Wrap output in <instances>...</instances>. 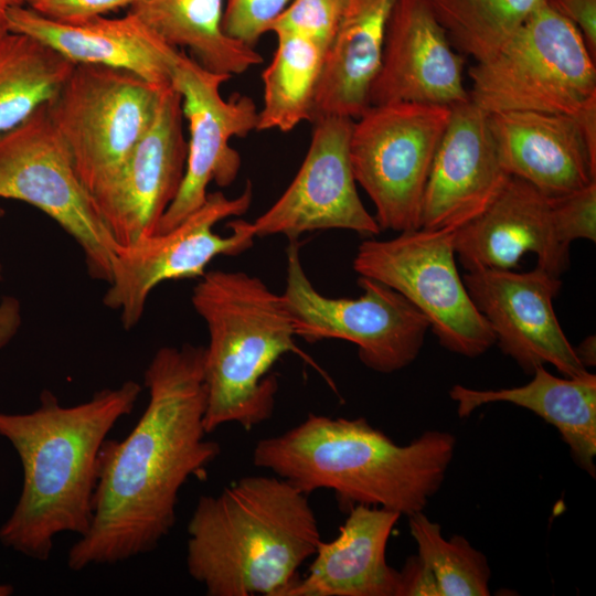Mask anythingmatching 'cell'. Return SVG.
I'll return each mask as SVG.
<instances>
[{"label":"cell","mask_w":596,"mask_h":596,"mask_svg":"<svg viewBox=\"0 0 596 596\" xmlns=\"http://www.w3.org/2000/svg\"><path fill=\"white\" fill-rule=\"evenodd\" d=\"M401 514L380 507L349 509L339 534L321 542L305 577L287 596H398L400 571L386 561V546Z\"/></svg>","instance_id":"7402d4cb"},{"label":"cell","mask_w":596,"mask_h":596,"mask_svg":"<svg viewBox=\"0 0 596 596\" xmlns=\"http://www.w3.org/2000/svg\"><path fill=\"white\" fill-rule=\"evenodd\" d=\"M0 198L44 212L76 241L88 275L110 281L117 244L79 179L46 104L0 134Z\"/></svg>","instance_id":"8fae6325"},{"label":"cell","mask_w":596,"mask_h":596,"mask_svg":"<svg viewBox=\"0 0 596 596\" xmlns=\"http://www.w3.org/2000/svg\"><path fill=\"white\" fill-rule=\"evenodd\" d=\"M595 61L576 26L543 1L493 55L469 68V96L488 114L575 115L596 100Z\"/></svg>","instance_id":"8992f818"},{"label":"cell","mask_w":596,"mask_h":596,"mask_svg":"<svg viewBox=\"0 0 596 596\" xmlns=\"http://www.w3.org/2000/svg\"><path fill=\"white\" fill-rule=\"evenodd\" d=\"M424 190L421 227L456 231L481 214L510 174L492 138L488 113L471 99L450 107Z\"/></svg>","instance_id":"d6986e66"},{"label":"cell","mask_w":596,"mask_h":596,"mask_svg":"<svg viewBox=\"0 0 596 596\" xmlns=\"http://www.w3.org/2000/svg\"><path fill=\"white\" fill-rule=\"evenodd\" d=\"M286 249V286L280 294L295 336L313 343L341 339L358 347L360 361L379 373H393L418 356L429 329L427 318L390 286L359 276L363 294L332 298L311 284L300 259L299 243Z\"/></svg>","instance_id":"ba28073f"},{"label":"cell","mask_w":596,"mask_h":596,"mask_svg":"<svg viewBox=\"0 0 596 596\" xmlns=\"http://www.w3.org/2000/svg\"><path fill=\"white\" fill-rule=\"evenodd\" d=\"M13 587L8 584H0V596H10L13 594Z\"/></svg>","instance_id":"f35d334b"},{"label":"cell","mask_w":596,"mask_h":596,"mask_svg":"<svg viewBox=\"0 0 596 596\" xmlns=\"http://www.w3.org/2000/svg\"><path fill=\"white\" fill-rule=\"evenodd\" d=\"M396 0H344L317 87L312 119H356L369 107V91L381 62L386 25Z\"/></svg>","instance_id":"603a6c76"},{"label":"cell","mask_w":596,"mask_h":596,"mask_svg":"<svg viewBox=\"0 0 596 596\" xmlns=\"http://www.w3.org/2000/svg\"><path fill=\"white\" fill-rule=\"evenodd\" d=\"M439 596L436 582L417 555L406 560L400 571L398 596Z\"/></svg>","instance_id":"e575fe53"},{"label":"cell","mask_w":596,"mask_h":596,"mask_svg":"<svg viewBox=\"0 0 596 596\" xmlns=\"http://www.w3.org/2000/svg\"><path fill=\"white\" fill-rule=\"evenodd\" d=\"M488 121L504 170L545 195L596 182V100L575 115L498 111Z\"/></svg>","instance_id":"e0dca14e"},{"label":"cell","mask_w":596,"mask_h":596,"mask_svg":"<svg viewBox=\"0 0 596 596\" xmlns=\"http://www.w3.org/2000/svg\"><path fill=\"white\" fill-rule=\"evenodd\" d=\"M143 384L148 404L131 432L100 446L92 522L67 553L74 572L155 551L175 524L182 487L221 454L204 427L203 345L161 347Z\"/></svg>","instance_id":"6da1fadb"},{"label":"cell","mask_w":596,"mask_h":596,"mask_svg":"<svg viewBox=\"0 0 596 596\" xmlns=\"http://www.w3.org/2000/svg\"><path fill=\"white\" fill-rule=\"evenodd\" d=\"M164 89L124 68L75 64L46 104L47 115L93 199L121 172L150 128Z\"/></svg>","instance_id":"52a82bcc"},{"label":"cell","mask_w":596,"mask_h":596,"mask_svg":"<svg viewBox=\"0 0 596 596\" xmlns=\"http://www.w3.org/2000/svg\"><path fill=\"white\" fill-rule=\"evenodd\" d=\"M230 78L203 67L180 50L171 84L181 96L189 125L187 164L180 190L163 214L157 234L173 228L199 209L212 181L225 188L238 175L241 156L230 141L257 130L258 108L249 96H222L221 86Z\"/></svg>","instance_id":"4fadbf2b"},{"label":"cell","mask_w":596,"mask_h":596,"mask_svg":"<svg viewBox=\"0 0 596 596\" xmlns=\"http://www.w3.org/2000/svg\"><path fill=\"white\" fill-rule=\"evenodd\" d=\"M141 391L139 383L127 380L64 406L52 391L43 390L34 411L0 412V436L13 446L23 470L19 500L0 526L4 547L44 562L56 535L79 538L88 531L100 446L132 412Z\"/></svg>","instance_id":"7a4b0ae2"},{"label":"cell","mask_w":596,"mask_h":596,"mask_svg":"<svg viewBox=\"0 0 596 596\" xmlns=\"http://www.w3.org/2000/svg\"><path fill=\"white\" fill-rule=\"evenodd\" d=\"M417 556L433 575L439 596H488L491 571L485 554L461 535L444 538L424 511L408 517Z\"/></svg>","instance_id":"f1b7e54d"},{"label":"cell","mask_w":596,"mask_h":596,"mask_svg":"<svg viewBox=\"0 0 596 596\" xmlns=\"http://www.w3.org/2000/svg\"><path fill=\"white\" fill-rule=\"evenodd\" d=\"M354 119L327 116L312 121L305 159L295 178L252 226L256 237L297 241L319 230H349L375 237L381 230L363 205L353 175L349 140Z\"/></svg>","instance_id":"5bb4252c"},{"label":"cell","mask_w":596,"mask_h":596,"mask_svg":"<svg viewBox=\"0 0 596 596\" xmlns=\"http://www.w3.org/2000/svg\"><path fill=\"white\" fill-rule=\"evenodd\" d=\"M1 265H0V280ZM22 322L21 305L14 297H3L0 301V351L17 334Z\"/></svg>","instance_id":"d590c367"},{"label":"cell","mask_w":596,"mask_h":596,"mask_svg":"<svg viewBox=\"0 0 596 596\" xmlns=\"http://www.w3.org/2000/svg\"><path fill=\"white\" fill-rule=\"evenodd\" d=\"M454 234L419 227L385 241L369 237L359 245L352 267L409 300L446 350L477 358L496 338L459 276Z\"/></svg>","instance_id":"30bf717a"},{"label":"cell","mask_w":596,"mask_h":596,"mask_svg":"<svg viewBox=\"0 0 596 596\" xmlns=\"http://www.w3.org/2000/svg\"><path fill=\"white\" fill-rule=\"evenodd\" d=\"M75 64L41 41L7 31L0 35V134L47 104Z\"/></svg>","instance_id":"4316f807"},{"label":"cell","mask_w":596,"mask_h":596,"mask_svg":"<svg viewBox=\"0 0 596 596\" xmlns=\"http://www.w3.org/2000/svg\"><path fill=\"white\" fill-rule=\"evenodd\" d=\"M464 57L450 43L429 0H396L369 91V106L419 103L451 107L470 99Z\"/></svg>","instance_id":"ac0fdd59"},{"label":"cell","mask_w":596,"mask_h":596,"mask_svg":"<svg viewBox=\"0 0 596 596\" xmlns=\"http://www.w3.org/2000/svg\"><path fill=\"white\" fill-rule=\"evenodd\" d=\"M135 0H25L36 13L62 23H82L130 7Z\"/></svg>","instance_id":"d6a6232c"},{"label":"cell","mask_w":596,"mask_h":596,"mask_svg":"<svg viewBox=\"0 0 596 596\" xmlns=\"http://www.w3.org/2000/svg\"><path fill=\"white\" fill-rule=\"evenodd\" d=\"M344 0H294L270 24L268 32H289L310 39L327 50L342 14Z\"/></svg>","instance_id":"f546056e"},{"label":"cell","mask_w":596,"mask_h":596,"mask_svg":"<svg viewBox=\"0 0 596 596\" xmlns=\"http://www.w3.org/2000/svg\"><path fill=\"white\" fill-rule=\"evenodd\" d=\"M450 114L448 106L396 103L369 106L354 119L350 162L381 231L421 227L424 190Z\"/></svg>","instance_id":"9c48e42d"},{"label":"cell","mask_w":596,"mask_h":596,"mask_svg":"<svg viewBox=\"0 0 596 596\" xmlns=\"http://www.w3.org/2000/svg\"><path fill=\"white\" fill-rule=\"evenodd\" d=\"M253 200L248 181L235 198L223 192L207 194L205 202L173 228L115 248L111 278L103 304L118 311L126 330L135 328L145 312L150 292L161 283L201 277L217 256H236L251 248L256 237L252 222L234 220L231 234L213 227L227 217L245 214Z\"/></svg>","instance_id":"7c38bea8"},{"label":"cell","mask_w":596,"mask_h":596,"mask_svg":"<svg viewBox=\"0 0 596 596\" xmlns=\"http://www.w3.org/2000/svg\"><path fill=\"white\" fill-rule=\"evenodd\" d=\"M191 302L209 332L205 430L225 424L252 430L274 414L278 380L270 369L284 354L300 353L281 296L256 276L213 269L200 277Z\"/></svg>","instance_id":"5b68a950"},{"label":"cell","mask_w":596,"mask_h":596,"mask_svg":"<svg viewBox=\"0 0 596 596\" xmlns=\"http://www.w3.org/2000/svg\"><path fill=\"white\" fill-rule=\"evenodd\" d=\"M554 12L579 31L589 53L596 60V0H543Z\"/></svg>","instance_id":"836d02e7"},{"label":"cell","mask_w":596,"mask_h":596,"mask_svg":"<svg viewBox=\"0 0 596 596\" xmlns=\"http://www.w3.org/2000/svg\"><path fill=\"white\" fill-rule=\"evenodd\" d=\"M182 100L167 87L157 115L114 183L95 196L96 209L117 245L157 234L185 172L188 140Z\"/></svg>","instance_id":"2e32d148"},{"label":"cell","mask_w":596,"mask_h":596,"mask_svg":"<svg viewBox=\"0 0 596 596\" xmlns=\"http://www.w3.org/2000/svg\"><path fill=\"white\" fill-rule=\"evenodd\" d=\"M453 46L476 62L493 55L543 0H429Z\"/></svg>","instance_id":"83f0119b"},{"label":"cell","mask_w":596,"mask_h":596,"mask_svg":"<svg viewBox=\"0 0 596 596\" xmlns=\"http://www.w3.org/2000/svg\"><path fill=\"white\" fill-rule=\"evenodd\" d=\"M294 0H224V33L254 47Z\"/></svg>","instance_id":"1f68e13d"},{"label":"cell","mask_w":596,"mask_h":596,"mask_svg":"<svg viewBox=\"0 0 596 596\" xmlns=\"http://www.w3.org/2000/svg\"><path fill=\"white\" fill-rule=\"evenodd\" d=\"M25 0H0V35L8 31L7 11L12 6L24 4Z\"/></svg>","instance_id":"74e56055"},{"label":"cell","mask_w":596,"mask_h":596,"mask_svg":"<svg viewBox=\"0 0 596 596\" xmlns=\"http://www.w3.org/2000/svg\"><path fill=\"white\" fill-rule=\"evenodd\" d=\"M456 438L427 430L398 445L365 418L308 416L257 441L253 464L307 494L332 490L343 508L380 507L412 515L440 489Z\"/></svg>","instance_id":"3957f363"},{"label":"cell","mask_w":596,"mask_h":596,"mask_svg":"<svg viewBox=\"0 0 596 596\" xmlns=\"http://www.w3.org/2000/svg\"><path fill=\"white\" fill-rule=\"evenodd\" d=\"M462 280L502 353L525 373L532 374L535 368L545 364L567 377L588 373L553 308V299L562 287L560 277L535 266L528 272H467Z\"/></svg>","instance_id":"9a60e30c"},{"label":"cell","mask_w":596,"mask_h":596,"mask_svg":"<svg viewBox=\"0 0 596 596\" xmlns=\"http://www.w3.org/2000/svg\"><path fill=\"white\" fill-rule=\"evenodd\" d=\"M579 362L587 369L596 363V337L590 334L574 348Z\"/></svg>","instance_id":"8d00e7d4"},{"label":"cell","mask_w":596,"mask_h":596,"mask_svg":"<svg viewBox=\"0 0 596 596\" xmlns=\"http://www.w3.org/2000/svg\"><path fill=\"white\" fill-rule=\"evenodd\" d=\"M187 532L188 573L209 596H287L322 540L309 494L274 473L201 496Z\"/></svg>","instance_id":"277c9868"},{"label":"cell","mask_w":596,"mask_h":596,"mask_svg":"<svg viewBox=\"0 0 596 596\" xmlns=\"http://www.w3.org/2000/svg\"><path fill=\"white\" fill-rule=\"evenodd\" d=\"M275 35L277 47L262 73L263 107L257 130L288 132L305 120L311 123L327 49L298 34Z\"/></svg>","instance_id":"484cf974"},{"label":"cell","mask_w":596,"mask_h":596,"mask_svg":"<svg viewBox=\"0 0 596 596\" xmlns=\"http://www.w3.org/2000/svg\"><path fill=\"white\" fill-rule=\"evenodd\" d=\"M454 247L466 272L513 269L528 253L557 277L570 266V246L555 232L550 196L513 175L481 214L455 231Z\"/></svg>","instance_id":"ffe728a7"},{"label":"cell","mask_w":596,"mask_h":596,"mask_svg":"<svg viewBox=\"0 0 596 596\" xmlns=\"http://www.w3.org/2000/svg\"><path fill=\"white\" fill-rule=\"evenodd\" d=\"M223 10L224 0H135L128 12L203 67L233 77L259 65L263 56L224 33Z\"/></svg>","instance_id":"d4e9b609"},{"label":"cell","mask_w":596,"mask_h":596,"mask_svg":"<svg viewBox=\"0 0 596 596\" xmlns=\"http://www.w3.org/2000/svg\"><path fill=\"white\" fill-rule=\"evenodd\" d=\"M522 385L499 390H477L457 384L449 390L459 417L490 403H511L526 408L554 426L567 444L573 460L595 477L596 466V375L558 377L544 365L533 371Z\"/></svg>","instance_id":"cb8c5ba5"},{"label":"cell","mask_w":596,"mask_h":596,"mask_svg":"<svg viewBox=\"0 0 596 596\" xmlns=\"http://www.w3.org/2000/svg\"><path fill=\"white\" fill-rule=\"evenodd\" d=\"M552 220L560 241H596V182L558 196H550Z\"/></svg>","instance_id":"4dcf8cb0"},{"label":"cell","mask_w":596,"mask_h":596,"mask_svg":"<svg viewBox=\"0 0 596 596\" xmlns=\"http://www.w3.org/2000/svg\"><path fill=\"white\" fill-rule=\"evenodd\" d=\"M4 215V210L2 206H0V219Z\"/></svg>","instance_id":"ab89813d"},{"label":"cell","mask_w":596,"mask_h":596,"mask_svg":"<svg viewBox=\"0 0 596 596\" xmlns=\"http://www.w3.org/2000/svg\"><path fill=\"white\" fill-rule=\"evenodd\" d=\"M7 28L41 41L73 64L124 68L158 87L172 86L180 50L130 12L121 18L98 17L82 23H62L24 3L8 9Z\"/></svg>","instance_id":"44dd1931"}]
</instances>
